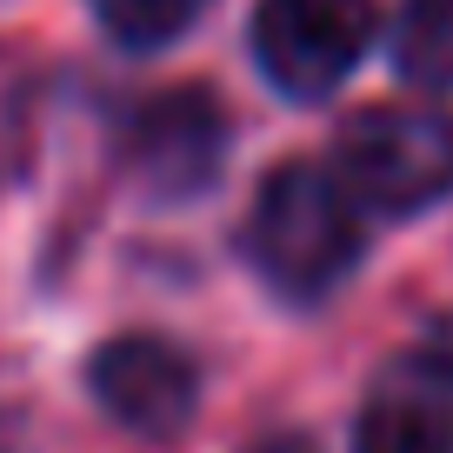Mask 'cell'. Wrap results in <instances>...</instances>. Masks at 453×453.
Returning <instances> with one entry per match:
<instances>
[{"label":"cell","mask_w":453,"mask_h":453,"mask_svg":"<svg viewBox=\"0 0 453 453\" xmlns=\"http://www.w3.org/2000/svg\"><path fill=\"white\" fill-rule=\"evenodd\" d=\"M247 247H254V267L287 300H320L360 260V200L347 194L340 173L287 160L260 180Z\"/></svg>","instance_id":"6da1fadb"},{"label":"cell","mask_w":453,"mask_h":453,"mask_svg":"<svg viewBox=\"0 0 453 453\" xmlns=\"http://www.w3.org/2000/svg\"><path fill=\"white\" fill-rule=\"evenodd\" d=\"M340 180L373 213H420L453 194V113L420 100H387L340 127Z\"/></svg>","instance_id":"7a4b0ae2"},{"label":"cell","mask_w":453,"mask_h":453,"mask_svg":"<svg viewBox=\"0 0 453 453\" xmlns=\"http://www.w3.org/2000/svg\"><path fill=\"white\" fill-rule=\"evenodd\" d=\"M367 34H373L367 0H260L254 54L260 73L287 100H320L354 73V60L367 54Z\"/></svg>","instance_id":"3957f363"},{"label":"cell","mask_w":453,"mask_h":453,"mask_svg":"<svg viewBox=\"0 0 453 453\" xmlns=\"http://www.w3.org/2000/svg\"><path fill=\"white\" fill-rule=\"evenodd\" d=\"M220 154H226V120L200 87L160 94L154 107L134 113V127H127V167L160 200L200 194L220 173Z\"/></svg>","instance_id":"277c9868"},{"label":"cell","mask_w":453,"mask_h":453,"mask_svg":"<svg viewBox=\"0 0 453 453\" xmlns=\"http://www.w3.org/2000/svg\"><path fill=\"white\" fill-rule=\"evenodd\" d=\"M94 400L127 426V434H147V440H167L194 420V360L167 340H147V334H127V340H107L94 354Z\"/></svg>","instance_id":"5b68a950"},{"label":"cell","mask_w":453,"mask_h":453,"mask_svg":"<svg viewBox=\"0 0 453 453\" xmlns=\"http://www.w3.org/2000/svg\"><path fill=\"white\" fill-rule=\"evenodd\" d=\"M360 453H453V373L440 360H400L360 413Z\"/></svg>","instance_id":"8992f818"},{"label":"cell","mask_w":453,"mask_h":453,"mask_svg":"<svg viewBox=\"0 0 453 453\" xmlns=\"http://www.w3.org/2000/svg\"><path fill=\"white\" fill-rule=\"evenodd\" d=\"M394 67L413 87H453V0H407L400 7Z\"/></svg>","instance_id":"52a82bcc"},{"label":"cell","mask_w":453,"mask_h":453,"mask_svg":"<svg viewBox=\"0 0 453 453\" xmlns=\"http://www.w3.org/2000/svg\"><path fill=\"white\" fill-rule=\"evenodd\" d=\"M100 27L113 41L127 47H167L173 34H187L200 14H207V0H94Z\"/></svg>","instance_id":"ba28073f"},{"label":"cell","mask_w":453,"mask_h":453,"mask_svg":"<svg viewBox=\"0 0 453 453\" xmlns=\"http://www.w3.org/2000/svg\"><path fill=\"white\" fill-rule=\"evenodd\" d=\"M267 453H307V447H300V440H280V447H267Z\"/></svg>","instance_id":"9c48e42d"}]
</instances>
